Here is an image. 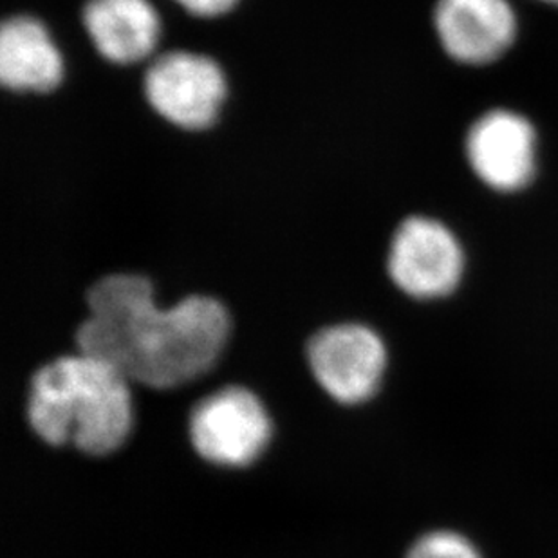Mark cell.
Instances as JSON below:
<instances>
[{
    "label": "cell",
    "instance_id": "obj_11",
    "mask_svg": "<svg viewBox=\"0 0 558 558\" xmlns=\"http://www.w3.org/2000/svg\"><path fill=\"white\" fill-rule=\"evenodd\" d=\"M405 558H483L469 538L456 532H430L417 538Z\"/></svg>",
    "mask_w": 558,
    "mask_h": 558
},
{
    "label": "cell",
    "instance_id": "obj_4",
    "mask_svg": "<svg viewBox=\"0 0 558 558\" xmlns=\"http://www.w3.org/2000/svg\"><path fill=\"white\" fill-rule=\"evenodd\" d=\"M274 417L260 396L244 385H225L203 396L186 417V439L203 463L246 470L268 452Z\"/></svg>",
    "mask_w": 558,
    "mask_h": 558
},
{
    "label": "cell",
    "instance_id": "obj_9",
    "mask_svg": "<svg viewBox=\"0 0 558 558\" xmlns=\"http://www.w3.org/2000/svg\"><path fill=\"white\" fill-rule=\"evenodd\" d=\"M68 60L40 16L16 13L0 21V89L16 96H48L62 87Z\"/></svg>",
    "mask_w": 558,
    "mask_h": 558
},
{
    "label": "cell",
    "instance_id": "obj_3",
    "mask_svg": "<svg viewBox=\"0 0 558 558\" xmlns=\"http://www.w3.org/2000/svg\"><path fill=\"white\" fill-rule=\"evenodd\" d=\"M142 90L156 117L178 131H210L230 98L227 69L211 54L165 48L142 68Z\"/></svg>",
    "mask_w": 558,
    "mask_h": 558
},
{
    "label": "cell",
    "instance_id": "obj_1",
    "mask_svg": "<svg viewBox=\"0 0 558 558\" xmlns=\"http://www.w3.org/2000/svg\"><path fill=\"white\" fill-rule=\"evenodd\" d=\"M232 337V313L216 296L163 304L147 277L112 274L87 291L73 345L137 387L174 390L214 373Z\"/></svg>",
    "mask_w": 558,
    "mask_h": 558
},
{
    "label": "cell",
    "instance_id": "obj_7",
    "mask_svg": "<svg viewBox=\"0 0 558 558\" xmlns=\"http://www.w3.org/2000/svg\"><path fill=\"white\" fill-rule=\"evenodd\" d=\"M80 24L104 62L140 69L163 49V11L156 0H85Z\"/></svg>",
    "mask_w": 558,
    "mask_h": 558
},
{
    "label": "cell",
    "instance_id": "obj_13",
    "mask_svg": "<svg viewBox=\"0 0 558 558\" xmlns=\"http://www.w3.org/2000/svg\"><path fill=\"white\" fill-rule=\"evenodd\" d=\"M541 2H546V4L555 5V8H558V0H541Z\"/></svg>",
    "mask_w": 558,
    "mask_h": 558
},
{
    "label": "cell",
    "instance_id": "obj_2",
    "mask_svg": "<svg viewBox=\"0 0 558 558\" xmlns=\"http://www.w3.org/2000/svg\"><path fill=\"white\" fill-rule=\"evenodd\" d=\"M131 385L104 360L69 351L29 373L24 420L46 447H73L89 459L111 458L134 433Z\"/></svg>",
    "mask_w": 558,
    "mask_h": 558
},
{
    "label": "cell",
    "instance_id": "obj_10",
    "mask_svg": "<svg viewBox=\"0 0 558 558\" xmlns=\"http://www.w3.org/2000/svg\"><path fill=\"white\" fill-rule=\"evenodd\" d=\"M434 27L450 59L486 65L515 43L517 16L508 0H437Z\"/></svg>",
    "mask_w": 558,
    "mask_h": 558
},
{
    "label": "cell",
    "instance_id": "obj_6",
    "mask_svg": "<svg viewBox=\"0 0 558 558\" xmlns=\"http://www.w3.org/2000/svg\"><path fill=\"white\" fill-rule=\"evenodd\" d=\"M463 271V248L442 222L412 214L392 228L385 275L401 295L423 302L445 299L458 288Z\"/></svg>",
    "mask_w": 558,
    "mask_h": 558
},
{
    "label": "cell",
    "instance_id": "obj_8",
    "mask_svg": "<svg viewBox=\"0 0 558 558\" xmlns=\"http://www.w3.org/2000/svg\"><path fill=\"white\" fill-rule=\"evenodd\" d=\"M466 158L474 174L497 192H517L530 185L537 165V134L517 112H486L466 136Z\"/></svg>",
    "mask_w": 558,
    "mask_h": 558
},
{
    "label": "cell",
    "instance_id": "obj_5",
    "mask_svg": "<svg viewBox=\"0 0 558 558\" xmlns=\"http://www.w3.org/2000/svg\"><path fill=\"white\" fill-rule=\"evenodd\" d=\"M302 360L329 400L356 407L378 395L389 369V349L367 322L338 320L311 332Z\"/></svg>",
    "mask_w": 558,
    "mask_h": 558
},
{
    "label": "cell",
    "instance_id": "obj_12",
    "mask_svg": "<svg viewBox=\"0 0 558 558\" xmlns=\"http://www.w3.org/2000/svg\"><path fill=\"white\" fill-rule=\"evenodd\" d=\"M181 13L199 19V21H216L228 16L238 10L243 0H165Z\"/></svg>",
    "mask_w": 558,
    "mask_h": 558
}]
</instances>
